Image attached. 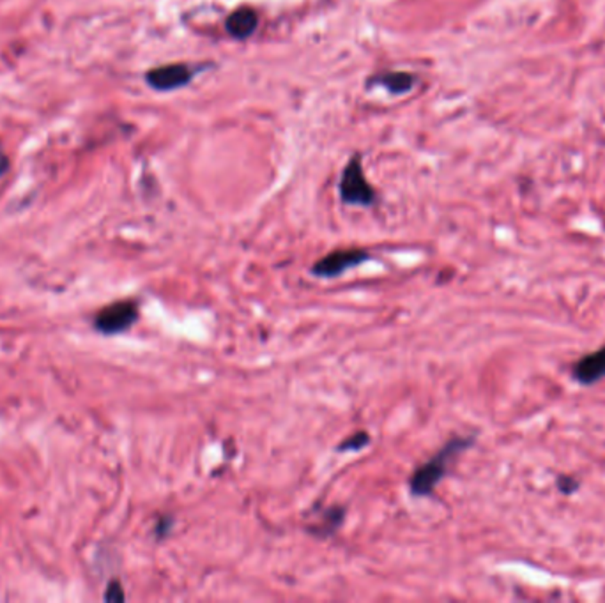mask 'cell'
Instances as JSON below:
<instances>
[{
  "instance_id": "6",
  "label": "cell",
  "mask_w": 605,
  "mask_h": 603,
  "mask_svg": "<svg viewBox=\"0 0 605 603\" xmlns=\"http://www.w3.org/2000/svg\"><path fill=\"white\" fill-rule=\"evenodd\" d=\"M572 377L583 386H592L602 381L605 377V345L602 349L581 358L572 368Z\"/></svg>"
},
{
  "instance_id": "8",
  "label": "cell",
  "mask_w": 605,
  "mask_h": 603,
  "mask_svg": "<svg viewBox=\"0 0 605 603\" xmlns=\"http://www.w3.org/2000/svg\"><path fill=\"white\" fill-rule=\"evenodd\" d=\"M416 78L407 73V71H390V73H383L379 78L374 80V84L383 85L384 89H388L391 94H406L413 89Z\"/></svg>"
},
{
  "instance_id": "10",
  "label": "cell",
  "mask_w": 605,
  "mask_h": 603,
  "mask_svg": "<svg viewBox=\"0 0 605 603\" xmlns=\"http://www.w3.org/2000/svg\"><path fill=\"white\" fill-rule=\"evenodd\" d=\"M558 488H560L563 494L570 495V494H574V492L579 490V479H576V478H572V476H560V478H558Z\"/></svg>"
},
{
  "instance_id": "3",
  "label": "cell",
  "mask_w": 605,
  "mask_h": 603,
  "mask_svg": "<svg viewBox=\"0 0 605 603\" xmlns=\"http://www.w3.org/2000/svg\"><path fill=\"white\" fill-rule=\"evenodd\" d=\"M137 318H139L137 302H114L98 313L96 327L105 334H116L132 327Z\"/></svg>"
},
{
  "instance_id": "11",
  "label": "cell",
  "mask_w": 605,
  "mask_h": 603,
  "mask_svg": "<svg viewBox=\"0 0 605 603\" xmlns=\"http://www.w3.org/2000/svg\"><path fill=\"white\" fill-rule=\"evenodd\" d=\"M109 602H123L125 600V593L121 590V586L117 583L110 584L109 591H107V597H105Z\"/></svg>"
},
{
  "instance_id": "12",
  "label": "cell",
  "mask_w": 605,
  "mask_h": 603,
  "mask_svg": "<svg viewBox=\"0 0 605 603\" xmlns=\"http://www.w3.org/2000/svg\"><path fill=\"white\" fill-rule=\"evenodd\" d=\"M7 166H9V163H7V159L0 154V175H4L5 173V170H7Z\"/></svg>"
},
{
  "instance_id": "2",
  "label": "cell",
  "mask_w": 605,
  "mask_h": 603,
  "mask_svg": "<svg viewBox=\"0 0 605 603\" xmlns=\"http://www.w3.org/2000/svg\"><path fill=\"white\" fill-rule=\"evenodd\" d=\"M340 197L349 205H372L375 200V191L365 177L359 156H354L343 168L340 179Z\"/></svg>"
},
{
  "instance_id": "9",
  "label": "cell",
  "mask_w": 605,
  "mask_h": 603,
  "mask_svg": "<svg viewBox=\"0 0 605 603\" xmlns=\"http://www.w3.org/2000/svg\"><path fill=\"white\" fill-rule=\"evenodd\" d=\"M368 443H370V438H368L367 432H356L354 436H351L349 439L340 443L338 452H358V450L365 448Z\"/></svg>"
},
{
  "instance_id": "7",
  "label": "cell",
  "mask_w": 605,
  "mask_h": 603,
  "mask_svg": "<svg viewBox=\"0 0 605 603\" xmlns=\"http://www.w3.org/2000/svg\"><path fill=\"white\" fill-rule=\"evenodd\" d=\"M259 25V16L252 7H239L229 14L225 21L227 32L236 39L250 37Z\"/></svg>"
},
{
  "instance_id": "5",
  "label": "cell",
  "mask_w": 605,
  "mask_h": 603,
  "mask_svg": "<svg viewBox=\"0 0 605 603\" xmlns=\"http://www.w3.org/2000/svg\"><path fill=\"white\" fill-rule=\"evenodd\" d=\"M193 73L184 64H166L151 69L146 76L148 84L156 91H173L190 84Z\"/></svg>"
},
{
  "instance_id": "1",
  "label": "cell",
  "mask_w": 605,
  "mask_h": 603,
  "mask_svg": "<svg viewBox=\"0 0 605 603\" xmlns=\"http://www.w3.org/2000/svg\"><path fill=\"white\" fill-rule=\"evenodd\" d=\"M474 443L472 438H455L443 450L436 453L427 463L418 467L411 476V490L415 495H431L438 483L445 478L452 460L458 453L467 450Z\"/></svg>"
},
{
  "instance_id": "4",
  "label": "cell",
  "mask_w": 605,
  "mask_h": 603,
  "mask_svg": "<svg viewBox=\"0 0 605 603\" xmlns=\"http://www.w3.org/2000/svg\"><path fill=\"white\" fill-rule=\"evenodd\" d=\"M370 255L365 250H340V252H333L327 253L324 259L317 261L315 266L311 268V273L320 277V278H335L340 277L342 273L363 264L365 261H368Z\"/></svg>"
}]
</instances>
